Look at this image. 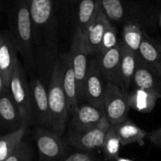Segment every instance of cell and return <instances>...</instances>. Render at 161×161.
Returning <instances> with one entry per match:
<instances>
[{"label": "cell", "mask_w": 161, "mask_h": 161, "mask_svg": "<svg viewBox=\"0 0 161 161\" xmlns=\"http://www.w3.org/2000/svg\"><path fill=\"white\" fill-rule=\"evenodd\" d=\"M33 45L39 78L48 85L58 54V23L53 0H30Z\"/></svg>", "instance_id": "1"}, {"label": "cell", "mask_w": 161, "mask_h": 161, "mask_svg": "<svg viewBox=\"0 0 161 161\" xmlns=\"http://www.w3.org/2000/svg\"><path fill=\"white\" fill-rule=\"evenodd\" d=\"M8 25L19 53L28 70H36L32 21L27 0H9Z\"/></svg>", "instance_id": "2"}, {"label": "cell", "mask_w": 161, "mask_h": 161, "mask_svg": "<svg viewBox=\"0 0 161 161\" xmlns=\"http://www.w3.org/2000/svg\"><path fill=\"white\" fill-rule=\"evenodd\" d=\"M102 8L111 22L122 24L135 23L145 31L152 29L157 19L148 6L124 0H102Z\"/></svg>", "instance_id": "3"}, {"label": "cell", "mask_w": 161, "mask_h": 161, "mask_svg": "<svg viewBox=\"0 0 161 161\" xmlns=\"http://www.w3.org/2000/svg\"><path fill=\"white\" fill-rule=\"evenodd\" d=\"M49 104L51 114V130L62 136L70 115L62 83V68L58 57L48 86Z\"/></svg>", "instance_id": "4"}, {"label": "cell", "mask_w": 161, "mask_h": 161, "mask_svg": "<svg viewBox=\"0 0 161 161\" xmlns=\"http://www.w3.org/2000/svg\"><path fill=\"white\" fill-rule=\"evenodd\" d=\"M10 93L20 109L24 124L27 127L34 124L30 83L27 76L26 69H25L19 58L11 80Z\"/></svg>", "instance_id": "5"}, {"label": "cell", "mask_w": 161, "mask_h": 161, "mask_svg": "<svg viewBox=\"0 0 161 161\" xmlns=\"http://www.w3.org/2000/svg\"><path fill=\"white\" fill-rule=\"evenodd\" d=\"M33 138L39 152V161H58L69 154L70 146L67 141L51 129L36 127Z\"/></svg>", "instance_id": "6"}, {"label": "cell", "mask_w": 161, "mask_h": 161, "mask_svg": "<svg viewBox=\"0 0 161 161\" xmlns=\"http://www.w3.org/2000/svg\"><path fill=\"white\" fill-rule=\"evenodd\" d=\"M105 116L103 120L92 128L86 130H69L66 141L68 144L78 151L92 153L102 150L105 137L111 127Z\"/></svg>", "instance_id": "7"}, {"label": "cell", "mask_w": 161, "mask_h": 161, "mask_svg": "<svg viewBox=\"0 0 161 161\" xmlns=\"http://www.w3.org/2000/svg\"><path fill=\"white\" fill-rule=\"evenodd\" d=\"M19 52L8 29L0 33V94L10 92V83L18 60Z\"/></svg>", "instance_id": "8"}, {"label": "cell", "mask_w": 161, "mask_h": 161, "mask_svg": "<svg viewBox=\"0 0 161 161\" xmlns=\"http://www.w3.org/2000/svg\"><path fill=\"white\" fill-rule=\"evenodd\" d=\"M71 62L75 72L77 81L79 102L83 100V85L88 70V53L84 33L79 28H75L69 52Z\"/></svg>", "instance_id": "9"}, {"label": "cell", "mask_w": 161, "mask_h": 161, "mask_svg": "<svg viewBox=\"0 0 161 161\" xmlns=\"http://www.w3.org/2000/svg\"><path fill=\"white\" fill-rule=\"evenodd\" d=\"M104 110L112 126H117L127 120L130 110L127 93L118 85L107 82Z\"/></svg>", "instance_id": "10"}, {"label": "cell", "mask_w": 161, "mask_h": 161, "mask_svg": "<svg viewBox=\"0 0 161 161\" xmlns=\"http://www.w3.org/2000/svg\"><path fill=\"white\" fill-rule=\"evenodd\" d=\"M106 85L107 82L101 72L97 58H94L89 62L83 85V100L90 105L104 109Z\"/></svg>", "instance_id": "11"}, {"label": "cell", "mask_w": 161, "mask_h": 161, "mask_svg": "<svg viewBox=\"0 0 161 161\" xmlns=\"http://www.w3.org/2000/svg\"><path fill=\"white\" fill-rule=\"evenodd\" d=\"M30 87L32 97L34 124L38 127L51 129V114L47 86L39 76H33L30 82Z\"/></svg>", "instance_id": "12"}, {"label": "cell", "mask_w": 161, "mask_h": 161, "mask_svg": "<svg viewBox=\"0 0 161 161\" xmlns=\"http://www.w3.org/2000/svg\"><path fill=\"white\" fill-rule=\"evenodd\" d=\"M69 122V130H81L92 128L98 125L105 117L103 108L90 104L79 105L72 113Z\"/></svg>", "instance_id": "13"}, {"label": "cell", "mask_w": 161, "mask_h": 161, "mask_svg": "<svg viewBox=\"0 0 161 161\" xmlns=\"http://www.w3.org/2000/svg\"><path fill=\"white\" fill-rule=\"evenodd\" d=\"M122 44H119L106 53L97 57L99 68L106 82L120 86V66Z\"/></svg>", "instance_id": "14"}, {"label": "cell", "mask_w": 161, "mask_h": 161, "mask_svg": "<svg viewBox=\"0 0 161 161\" xmlns=\"http://www.w3.org/2000/svg\"><path fill=\"white\" fill-rule=\"evenodd\" d=\"M112 24L113 23L108 20L102 8L95 20L88 27L84 33L86 47L90 56H94L95 58L99 56L103 36Z\"/></svg>", "instance_id": "15"}, {"label": "cell", "mask_w": 161, "mask_h": 161, "mask_svg": "<svg viewBox=\"0 0 161 161\" xmlns=\"http://www.w3.org/2000/svg\"><path fill=\"white\" fill-rule=\"evenodd\" d=\"M59 58L62 68L63 86L71 114L79 106L76 78L72 68L69 53H61L59 54Z\"/></svg>", "instance_id": "16"}, {"label": "cell", "mask_w": 161, "mask_h": 161, "mask_svg": "<svg viewBox=\"0 0 161 161\" xmlns=\"http://www.w3.org/2000/svg\"><path fill=\"white\" fill-rule=\"evenodd\" d=\"M0 120L2 127L9 132L24 126L20 109L10 92L0 94Z\"/></svg>", "instance_id": "17"}, {"label": "cell", "mask_w": 161, "mask_h": 161, "mask_svg": "<svg viewBox=\"0 0 161 161\" xmlns=\"http://www.w3.org/2000/svg\"><path fill=\"white\" fill-rule=\"evenodd\" d=\"M135 88L146 90L161 98V76L154 73L138 58L134 77Z\"/></svg>", "instance_id": "18"}, {"label": "cell", "mask_w": 161, "mask_h": 161, "mask_svg": "<svg viewBox=\"0 0 161 161\" xmlns=\"http://www.w3.org/2000/svg\"><path fill=\"white\" fill-rule=\"evenodd\" d=\"M138 58L154 73L161 76V50L147 32H145Z\"/></svg>", "instance_id": "19"}, {"label": "cell", "mask_w": 161, "mask_h": 161, "mask_svg": "<svg viewBox=\"0 0 161 161\" xmlns=\"http://www.w3.org/2000/svg\"><path fill=\"white\" fill-rule=\"evenodd\" d=\"M121 41V40H120ZM121 66H120V87L125 93L129 92V88L133 83L136 72L138 55L129 50L121 41Z\"/></svg>", "instance_id": "20"}, {"label": "cell", "mask_w": 161, "mask_h": 161, "mask_svg": "<svg viewBox=\"0 0 161 161\" xmlns=\"http://www.w3.org/2000/svg\"><path fill=\"white\" fill-rule=\"evenodd\" d=\"M76 6V27L85 33L102 9V0H80Z\"/></svg>", "instance_id": "21"}, {"label": "cell", "mask_w": 161, "mask_h": 161, "mask_svg": "<svg viewBox=\"0 0 161 161\" xmlns=\"http://www.w3.org/2000/svg\"><path fill=\"white\" fill-rule=\"evenodd\" d=\"M116 132L119 137L122 146L137 143L140 146L145 145V139L147 138L148 132L138 127L130 120H125L117 126H115Z\"/></svg>", "instance_id": "22"}, {"label": "cell", "mask_w": 161, "mask_h": 161, "mask_svg": "<svg viewBox=\"0 0 161 161\" xmlns=\"http://www.w3.org/2000/svg\"><path fill=\"white\" fill-rule=\"evenodd\" d=\"M159 97L146 90L135 88L127 93V102L130 108L142 113H149L153 110Z\"/></svg>", "instance_id": "23"}, {"label": "cell", "mask_w": 161, "mask_h": 161, "mask_svg": "<svg viewBox=\"0 0 161 161\" xmlns=\"http://www.w3.org/2000/svg\"><path fill=\"white\" fill-rule=\"evenodd\" d=\"M28 127L24 125L20 128L8 132L0 138V161H5L24 141Z\"/></svg>", "instance_id": "24"}, {"label": "cell", "mask_w": 161, "mask_h": 161, "mask_svg": "<svg viewBox=\"0 0 161 161\" xmlns=\"http://www.w3.org/2000/svg\"><path fill=\"white\" fill-rule=\"evenodd\" d=\"M145 32L146 31L138 24H125L123 25L121 41L129 50L138 55Z\"/></svg>", "instance_id": "25"}, {"label": "cell", "mask_w": 161, "mask_h": 161, "mask_svg": "<svg viewBox=\"0 0 161 161\" xmlns=\"http://www.w3.org/2000/svg\"><path fill=\"white\" fill-rule=\"evenodd\" d=\"M120 140L116 132L115 126H111L102 147V153L107 161H117L119 158V152L121 149Z\"/></svg>", "instance_id": "26"}, {"label": "cell", "mask_w": 161, "mask_h": 161, "mask_svg": "<svg viewBox=\"0 0 161 161\" xmlns=\"http://www.w3.org/2000/svg\"><path fill=\"white\" fill-rule=\"evenodd\" d=\"M34 151L31 145L24 140L19 147L5 161H33Z\"/></svg>", "instance_id": "27"}, {"label": "cell", "mask_w": 161, "mask_h": 161, "mask_svg": "<svg viewBox=\"0 0 161 161\" xmlns=\"http://www.w3.org/2000/svg\"><path fill=\"white\" fill-rule=\"evenodd\" d=\"M119 40L118 39V31L117 28L112 24L106 31L102 39V44L100 47V54L106 53L111 49L114 48L119 44Z\"/></svg>", "instance_id": "28"}, {"label": "cell", "mask_w": 161, "mask_h": 161, "mask_svg": "<svg viewBox=\"0 0 161 161\" xmlns=\"http://www.w3.org/2000/svg\"><path fill=\"white\" fill-rule=\"evenodd\" d=\"M58 161H103L90 153L77 151L69 154Z\"/></svg>", "instance_id": "29"}, {"label": "cell", "mask_w": 161, "mask_h": 161, "mask_svg": "<svg viewBox=\"0 0 161 161\" xmlns=\"http://www.w3.org/2000/svg\"><path fill=\"white\" fill-rule=\"evenodd\" d=\"M150 142L161 149V127L148 132L147 138Z\"/></svg>", "instance_id": "30"}, {"label": "cell", "mask_w": 161, "mask_h": 161, "mask_svg": "<svg viewBox=\"0 0 161 161\" xmlns=\"http://www.w3.org/2000/svg\"><path fill=\"white\" fill-rule=\"evenodd\" d=\"M80 0H62L63 3L67 6H73V5H77Z\"/></svg>", "instance_id": "31"}, {"label": "cell", "mask_w": 161, "mask_h": 161, "mask_svg": "<svg viewBox=\"0 0 161 161\" xmlns=\"http://www.w3.org/2000/svg\"><path fill=\"white\" fill-rule=\"evenodd\" d=\"M153 41L156 43V45H157V47H158V48L161 50V39H153Z\"/></svg>", "instance_id": "32"}, {"label": "cell", "mask_w": 161, "mask_h": 161, "mask_svg": "<svg viewBox=\"0 0 161 161\" xmlns=\"http://www.w3.org/2000/svg\"><path fill=\"white\" fill-rule=\"evenodd\" d=\"M158 23L159 25H160V28H161V10L159 13V15H158Z\"/></svg>", "instance_id": "33"}, {"label": "cell", "mask_w": 161, "mask_h": 161, "mask_svg": "<svg viewBox=\"0 0 161 161\" xmlns=\"http://www.w3.org/2000/svg\"><path fill=\"white\" fill-rule=\"evenodd\" d=\"M117 161H131V160H126V159H121V158H119L118 159Z\"/></svg>", "instance_id": "34"}, {"label": "cell", "mask_w": 161, "mask_h": 161, "mask_svg": "<svg viewBox=\"0 0 161 161\" xmlns=\"http://www.w3.org/2000/svg\"><path fill=\"white\" fill-rule=\"evenodd\" d=\"M27 2H28V3H29V2H30V0H27Z\"/></svg>", "instance_id": "35"}]
</instances>
